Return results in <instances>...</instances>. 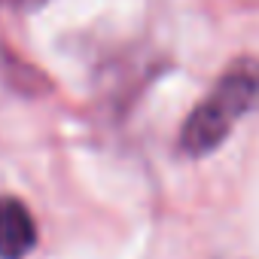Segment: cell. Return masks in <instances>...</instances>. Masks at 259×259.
<instances>
[{"label": "cell", "instance_id": "6da1fadb", "mask_svg": "<svg viewBox=\"0 0 259 259\" xmlns=\"http://www.w3.org/2000/svg\"><path fill=\"white\" fill-rule=\"evenodd\" d=\"M259 110V61L238 58L232 61L210 95L186 116L180 128V153L207 156L213 153L235 128L238 119Z\"/></svg>", "mask_w": 259, "mask_h": 259}, {"label": "cell", "instance_id": "3957f363", "mask_svg": "<svg viewBox=\"0 0 259 259\" xmlns=\"http://www.w3.org/2000/svg\"><path fill=\"white\" fill-rule=\"evenodd\" d=\"M46 0H0V10H13V13H28V10H40Z\"/></svg>", "mask_w": 259, "mask_h": 259}, {"label": "cell", "instance_id": "7a4b0ae2", "mask_svg": "<svg viewBox=\"0 0 259 259\" xmlns=\"http://www.w3.org/2000/svg\"><path fill=\"white\" fill-rule=\"evenodd\" d=\"M37 244V226L25 201L0 198V259H25Z\"/></svg>", "mask_w": 259, "mask_h": 259}]
</instances>
